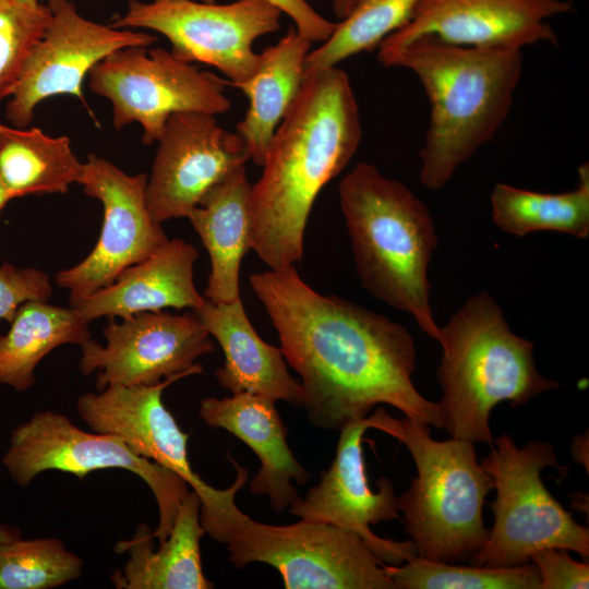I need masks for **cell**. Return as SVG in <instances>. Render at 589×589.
Segmentation results:
<instances>
[{
    "label": "cell",
    "instance_id": "obj_1",
    "mask_svg": "<svg viewBox=\"0 0 589 589\" xmlns=\"http://www.w3.org/2000/svg\"><path fill=\"white\" fill-rule=\"evenodd\" d=\"M287 363L301 378V406L316 428L340 431L378 404L442 429L438 405L416 388V345L401 324L310 287L294 265L254 273Z\"/></svg>",
    "mask_w": 589,
    "mask_h": 589
},
{
    "label": "cell",
    "instance_id": "obj_2",
    "mask_svg": "<svg viewBox=\"0 0 589 589\" xmlns=\"http://www.w3.org/2000/svg\"><path fill=\"white\" fill-rule=\"evenodd\" d=\"M361 139L349 75L337 65L305 72L250 190V249L271 269L301 261L314 202L350 163Z\"/></svg>",
    "mask_w": 589,
    "mask_h": 589
},
{
    "label": "cell",
    "instance_id": "obj_3",
    "mask_svg": "<svg viewBox=\"0 0 589 589\" xmlns=\"http://www.w3.org/2000/svg\"><path fill=\"white\" fill-rule=\"evenodd\" d=\"M384 67L411 71L430 103L419 179L433 191L490 142L506 121L524 68L522 49L454 45L421 36L377 50Z\"/></svg>",
    "mask_w": 589,
    "mask_h": 589
},
{
    "label": "cell",
    "instance_id": "obj_4",
    "mask_svg": "<svg viewBox=\"0 0 589 589\" xmlns=\"http://www.w3.org/2000/svg\"><path fill=\"white\" fill-rule=\"evenodd\" d=\"M338 196L363 288L410 314L438 341L428 277L437 236L429 208L369 163H359L341 179Z\"/></svg>",
    "mask_w": 589,
    "mask_h": 589
},
{
    "label": "cell",
    "instance_id": "obj_5",
    "mask_svg": "<svg viewBox=\"0 0 589 589\" xmlns=\"http://www.w3.org/2000/svg\"><path fill=\"white\" fill-rule=\"evenodd\" d=\"M443 349L436 376L441 424L450 437L493 445L490 416L560 387L537 369L533 344L513 333L503 311L486 291L470 297L440 327Z\"/></svg>",
    "mask_w": 589,
    "mask_h": 589
},
{
    "label": "cell",
    "instance_id": "obj_6",
    "mask_svg": "<svg viewBox=\"0 0 589 589\" xmlns=\"http://www.w3.org/2000/svg\"><path fill=\"white\" fill-rule=\"evenodd\" d=\"M366 419L370 429L402 443L416 465L417 477L396 503L418 555L456 563L480 551L489 537L482 509L494 482L478 462L474 443L433 440L430 425L383 408Z\"/></svg>",
    "mask_w": 589,
    "mask_h": 589
},
{
    "label": "cell",
    "instance_id": "obj_7",
    "mask_svg": "<svg viewBox=\"0 0 589 589\" xmlns=\"http://www.w3.org/2000/svg\"><path fill=\"white\" fill-rule=\"evenodd\" d=\"M204 530L227 545L235 567L265 563L287 589H397L359 536L326 522L262 524L233 503Z\"/></svg>",
    "mask_w": 589,
    "mask_h": 589
},
{
    "label": "cell",
    "instance_id": "obj_8",
    "mask_svg": "<svg viewBox=\"0 0 589 589\" xmlns=\"http://www.w3.org/2000/svg\"><path fill=\"white\" fill-rule=\"evenodd\" d=\"M481 467L492 477L496 494L490 503L494 524L471 565L516 566L540 550L557 548L589 557V529L579 525L544 485L541 471L561 468L553 446L531 441L518 447L509 434L491 446Z\"/></svg>",
    "mask_w": 589,
    "mask_h": 589
},
{
    "label": "cell",
    "instance_id": "obj_9",
    "mask_svg": "<svg viewBox=\"0 0 589 589\" xmlns=\"http://www.w3.org/2000/svg\"><path fill=\"white\" fill-rule=\"evenodd\" d=\"M228 83L160 47L119 49L88 74V88L110 100L116 130L137 122L142 142L160 137L168 119L179 112L225 113L230 109Z\"/></svg>",
    "mask_w": 589,
    "mask_h": 589
},
{
    "label": "cell",
    "instance_id": "obj_10",
    "mask_svg": "<svg viewBox=\"0 0 589 589\" xmlns=\"http://www.w3.org/2000/svg\"><path fill=\"white\" fill-rule=\"evenodd\" d=\"M2 465L12 480L26 488L44 471L72 473L79 479L103 469H124L137 474L151 489L159 520L153 531L158 543L172 528L179 505L189 493L177 473L140 456L120 437L79 429L59 412L45 410L12 430Z\"/></svg>",
    "mask_w": 589,
    "mask_h": 589
},
{
    "label": "cell",
    "instance_id": "obj_11",
    "mask_svg": "<svg viewBox=\"0 0 589 589\" xmlns=\"http://www.w3.org/2000/svg\"><path fill=\"white\" fill-rule=\"evenodd\" d=\"M281 11L267 0L217 4L195 0H129L110 25L154 31L171 44L179 59L216 68L228 85L245 81L256 69L257 38L280 29Z\"/></svg>",
    "mask_w": 589,
    "mask_h": 589
},
{
    "label": "cell",
    "instance_id": "obj_12",
    "mask_svg": "<svg viewBox=\"0 0 589 589\" xmlns=\"http://www.w3.org/2000/svg\"><path fill=\"white\" fill-rule=\"evenodd\" d=\"M185 376L177 374L153 385H108L98 393L82 395L76 410L93 432L120 437L140 456L180 476L197 494L201 525H205L235 502L248 480V470L228 455L237 478L230 488L219 490L192 469L188 458L189 434L180 429L163 401L165 388Z\"/></svg>",
    "mask_w": 589,
    "mask_h": 589
},
{
    "label": "cell",
    "instance_id": "obj_13",
    "mask_svg": "<svg viewBox=\"0 0 589 589\" xmlns=\"http://www.w3.org/2000/svg\"><path fill=\"white\" fill-rule=\"evenodd\" d=\"M106 345L89 339L81 346L79 369L97 372L98 390L108 385H153L177 375L203 373L197 359L213 353L212 337L193 312L152 311L103 328Z\"/></svg>",
    "mask_w": 589,
    "mask_h": 589
},
{
    "label": "cell",
    "instance_id": "obj_14",
    "mask_svg": "<svg viewBox=\"0 0 589 589\" xmlns=\"http://www.w3.org/2000/svg\"><path fill=\"white\" fill-rule=\"evenodd\" d=\"M146 182L147 175L130 176L96 154L83 163L77 183L86 195L101 203L104 220L89 254L56 275L57 285L69 290L70 303L110 285L168 240L148 211Z\"/></svg>",
    "mask_w": 589,
    "mask_h": 589
},
{
    "label": "cell",
    "instance_id": "obj_15",
    "mask_svg": "<svg viewBox=\"0 0 589 589\" xmlns=\"http://www.w3.org/2000/svg\"><path fill=\"white\" fill-rule=\"evenodd\" d=\"M50 21L29 53L7 104L5 117L26 128L45 99L71 95L86 107L83 83L91 70L110 53L131 46H152L157 37L141 29L118 28L80 14L72 0H47Z\"/></svg>",
    "mask_w": 589,
    "mask_h": 589
},
{
    "label": "cell",
    "instance_id": "obj_16",
    "mask_svg": "<svg viewBox=\"0 0 589 589\" xmlns=\"http://www.w3.org/2000/svg\"><path fill=\"white\" fill-rule=\"evenodd\" d=\"M157 143L145 194L159 224L188 218L214 185L250 160L242 139L203 112L172 115Z\"/></svg>",
    "mask_w": 589,
    "mask_h": 589
},
{
    "label": "cell",
    "instance_id": "obj_17",
    "mask_svg": "<svg viewBox=\"0 0 589 589\" xmlns=\"http://www.w3.org/2000/svg\"><path fill=\"white\" fill-rule=\"evenodd\" d=\"M368 419L354 420L340 430L335 458L321 480L289 512L301 519L326 522L359 536L377 558L387 565H401L418 555L411 540L395 541L372 532L370 525L398 518L393 482L381 478L377 491L369 485L362 450Z\"/></svg>",
    "mask_w": 589,
    "mask_h": 589
},
{
    "label": "cell",
    "instance_id": "obj_18",
    "mask_svg": "<svg viewBox=\"0 0 589 589\" xmlns=\"http://www.w3.org/2000/svg\"><path fill=\"white\" fill-rule=\"evenodd\" d=\"M572 11L570 0H421L408 23L376 49H396L421 36L473 47L557 45L549 20Z\"/></svg>",
    "mask_w": 589,
    "mask_h": 589
},
{
    "label": "cell",
    "instance_id": "obj_19",
    "mask_svg": "<svg viewBox=\"0 0 589 589\" xmlns=\"http://www.w3.org/2000/svg\"><path fill=\"white\" fill-rule=\"evenodd\" d=\"M275 402L251 393L207 397L201 401L199 414L208 426L228 431L254 452L261 467L250 480L249 490L268 496L271 507L280 513L300 498L292 481L305 484L310 472L291 452Z\"/></svg>",
    "mask_w": 589,
    "mask_h": 589
},
{
    "label": "cell",
    "instance_id": "obj_20",
    "mask_svg": "<svg viewBox=\"0 0 589 589\" xmlns=\"http://www.w3.org/2000/svg\"><path fill=\"white\" fill-rule=\"evenodd\" d=\"M199 252L182 240H167L143 261L125 268L110 285L71 302L87 323L107 316L127 318L142 312L200 308L205 301L194 284Z\"/></svg>",
    "mask_w": 589,
    "mask_h": 589
},
{
    "label": "cell",
    "instance_id": "obj_21",
    "mask_svg": "<svg viewBox=\"0 0 589 589\" xmlns=\"http://www.w3.org/2000/svg\"><path fill=\"white\" fill-rule=\"evenodd\" d=\"M193 312L224 352V364L215 372L221 387L301 406L300 383L290 375L281 349L259 336L241 298L219 304L205 299Z\"/></svg>",
    "mask_w": 589,
    "mask_h": 589
},
{
    "label": "cell",
    "instance_id": "obj_22",
    "mask_svg": "<svg viewBox=\"0 0 589 589\" xmlns=\"http://www.w3.org/2000/svg\"><path fill=\"white\" fill-rule=\"evenodd\" d=\"M201 502L194 491L181 501L167 539L155 548L151 528L142 522L132 539L116 544L117 553H129L111 581L118 589H212L202 569L200 541L205 530L200 519Z\"/></svg>",
    "mask_w": 589,
    "mask_h": 589
},
{
    "label": "cell",
    "instance_id": "obj_23",
    "mask_svg": "<svg viewBox=\"0 0 589 589\" xmlns=\"http://www.w3.org/2000/svg\"><path fill=\"white\" fill-rule=\"evenodd\" d=\"M251 183L242 166L214 185L188 219L211 260L204 298L213 303L240 299L241 262L250 250Z\"/></svg>",
    "mask_w": 589,
    "mask_h": 589
},
{
    "label": "cell",
    "instance_id": "obj_24",
    "mask_svg": "<svg viewBox=\"0 0 589 589\" xmlns=\"http://www.w3.org/2000/svg\"><path fill=\"white\" fill-rule=\"evenodd\" d=\"M312 41L296 28L260 52L256 69L245 81L235 84L249 99L248 109L236 127L250 160L262 166L268 145L281 120L299 94L305 60Z\"/></svg>",
    "mask_w": 589,
    "mask_h": 589
},
{
    "label": "cell",
    "instance_id": "obj_25",
    "mask_svg": "<svg viewBox=\"0 0 589 589\" xmlns=\"http://www.w3.org/2000/svg\"><path fill=\"white\" fill-rule=\"evenodd\" d=\"M0 335V385L25 392L35 384L37 364L59 346H82L89 339L88 323L73 308L48 301L23 303Z\"/></svg>",
    "mask_w": 589,
    "mask_h": 589
},
{
    "label": "cell",
    "instance_id": "obj_26",
    "mask_svg": "<svg viewBox=\"0 0 589 589\" xmlns=\"http://www.w3.org/2000/svg\"><path fill=\"white\" fill-rule=\"evenodd\" d=\"M82 170L68 136L0 123V181L13 199L65 193Z\"/></svg>",
    "mask_w": 589,
    "mask_h": 589
},
{
    "label": "cell",
    "instance_id": "obj_27",
    "mask_svg": "<svg viewBox=\"0 0 589 589\" xmlns=\"http://www.w3.org/2000/svg\"><path fill=\"white\" fill-rule=\"evenodd\" d=\"M494 224L504 232L524 237L556 231L578 239L589 236V164L577 169V185L568 192L542 193L496 183L491 193Z\"/></svg>",
    "mask_w": 589,
    "mask_h": 589
},
{
    "label": "cell",
    "instance_id": "obj_28",
    "mask_svg": "<svg viewBox=\"0 0 589 589\" xmlns=\"http://www.w3.org/2000/svg\"><path fill=\"white\" fill-rule=\"evenodd\" d=\"M421 0H358L336 23L332 35L305 60V72L338 65L363 51H372L405 26Z\"/></svg>",
    "mask_w": 589,
    "mask_h": 589
},
{
    "label": "cell",
    "instance_id": "obj_29",
    "mask_svg": "<svg viewBox=\"0 0 589 589\" xmlns=\"http://www.w3.org/2000/svg\"><path fill=\"white\" fill-rule=\"evenodd\" d=\"M397 589H540L533 563L508 567L465 566L416 555L401 565L384 564Z\"/></svg>",
    "mask_w": 589,
    "mask_h": 589
},
{
    "label": "cell",
    "instance_id": "obj_30",
    "mask_svg": "<svg viewBox=\"0 0 589 589\" xmlns=\"http://www.w3.org/2000/svg\"><path fill=\"white\" fill-rule=\"evenodd\" d=\"M83 560L57 538L0 543V589H50L82 576Z\"/></svg>",
    "mask_w": 589,
    "mask_h": 589
},
{
    "label": "cell",
    "instance_id": "obj_31",
    "mask_svg": "<svg viewBox=\"0 0 589 589\" xmlns=\"http://www.w3.org/2000/svg\"><path fill=\"white\" fill-rule=\"evenodd\" d=\"M50 14L41 0H0V101L13 94Z\"/></svg>",
    "mask_w": 589,
    "mask_h": 589
},
{
    "label": "cell",
    "instance_id": "obj_32",
    "mask_svg": "<svg viewBox=\"0 0 589 589\" xmlns=\"http://www.w3.org/2000/svg\"><path fill=\"white\" fill-rule=\"evenodd\" d=\"M52 294L49 277L33 267L0 266V321L11 322L17 309L28 301H48Z\"/></svg>",
    "mask_w": 589,
    "mask_h": 589
},
{
    "label": "cell",
    "instance_id": "obj_33",
    "mask_svg": "<svg viewBox=\"0 0 589 589\" xmlns=\"http://www.w3.org/2000/svg\"><path fill=\"white\" fill-rule=\"evenodd\" d=\"M540 575V589H579L589 587V565L570 557L568 551L548 548L531 555Z\"/></svg>",
    "mask_w": 589,
    "mask_h": 589
},
{
    "label": "cell",
    "instance_id": "obj_34",
    "mask_svg": "<svg viewBox=\"0 0 589 589\" xmlns=\"http://www.w3.org/2000/svg\"><path fill=\"white\" fill-rule=\"evenodd\" d=\"M213 3L215 0H200ZM287 14L294 23V28L312 43H323L333 33L336 23L318 13L308 0H267Z\"/></svg>",
    "mask_w": 589,
    "mask_h": 589
},
{
    "label": "cell",
    "instance_id": "obj_35",
    "mask_svg": "<svg viewBox=\"0 0 589 589\" xmlns=\"http://www.w3.org/2000/svg\"><path fill=\"white\" fill-rule=\"evenodd\" d=\"M572 450H573L574 459L577 462L582 464L584 466L586 464V468L588 470V459L585 458V453L588 454V436L587 435L586 437L585 435L576 436L573 442Z\"/></svg>",
    "mask_w": 589,
    "mask_h": 589
},
{
    "label": "cell",
    "instance_id": "obj_36",
    "mask_svg": "<svg viewBox=\"0 0 589 589\" xmlns=\"http://www.w3.org/2000/svg\"><path fill=\"white\" fill-rule=\"evenodd\" d=\"M358 0H330L335 16L340 21L345 19Z\"/></svg>",
    "mask_w": 589,
    "mask_h": 589
},
{
    "label": "cell",
    "instance_id": "obj_37",
    "mask_svg": "<svg viewBox=\"0 0 589 589\" xmlns=\"http://www.w3.org/2000/svg\"><path fill=\"white\" fill-rule=\"evenodd\" d=\"M22 531L16 526L0 524V543L9 542L21 538Z\"/></svg>",
    "mask_w": 589,
    "mask_h": 589
},
{
    "label": "cell",
    "instance_id": "obj_38",
    "mask_svg": "<svg viewBox=\"0 0 589 589\" xmlns=\"http://www.w3.org/2000/svg\"><path fill=\"white\" fill-rule=\"evenodd\" d=\"M13 197L0 181V213Z\"/></svg>",
    "mask_w": 589,
    "mask_h": 589
}]
</instances>
